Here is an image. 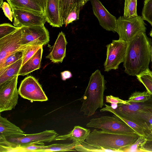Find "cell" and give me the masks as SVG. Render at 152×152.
Returning <instances> with one entry per match:
<instances>
[{
	"label": "cell",
	"instance_id": "29",
	"mask_svg": "<svg viewBox=\"0 0 152 152\" xmlns=\"http://www.w3.org/2000/svg\"><path fill=\"white\" fill-rule=\"evenodd\" d=\"M152 96L147 91L142 92L136 91L131 95L127 101L129 102H144L149 99Z\"/></svg>",
	"mask_w": 152,
	"mask_h": 152
},
{
	"label": "cell",
	"instance_id": "17",
	"mask_svg": "<svg viewBox=\"0 0 152 152\" xmlns=\"http://www.w3.org/2000/svg\"><path fill=\"white\" fill-rule=\"evenodd\" d=\"M19 127L6 118L0 116V137L6 139L16 137L25 134Z\"/></svg>",
	"mask_w": 152,
	"mask_h": 152
},
{
	"label": "cell",
	"instance_id": "40",
	"mask_svg": "<svg viewBox=\"0 0 152 152\" xmlns=\"http://www.w3.org/2000/svg\"><path fill=\"white\" fill-rule=\"evenodd\" d=\"M147 125L148 129H152V115L149 117L147 122Z\"/></svg>",
	"mask_w": 152,
	"mask_h": 152
},
{
	"label": "cell",
	"instance_id": "18",
	"mask_svg": "<svg viewBox=\"0 0 152 152\" xmlns=\"http://www.w3.org/2000/svg\"><path fill=\"white\" fill-rule=\"evenodd\" d=\"M43 51L42 46L34 55L21 66L18 74V76L26 75L40 68Z\"/></svg>",
	"mask_w": 152,
	"mask_h": 152
},
{
	"label": "cell",
	"instance_id": "5",
	"mask_svg": "<svg viewBox=\"0 0 152 152\" xmlns=\"http://www.w3.org/2000/svg\"><path fill=\"white\" fill-rule=\"evenodd\" d=\"M146 27L142 16L139 15L126 18L119 17L116 20L115 32L119 39L127 42L141 32H145Z\"/></svg>",
	"mask_w": 152,
	"mask_h": 152
},
{
	"label": "cell",
	"instance_id": "4",
	"mask_svg": "<svg viewBox=\"0 0 152 152\" xmlns=\"http://www.w3.org/2000/svg\"><path fill=\"white\" fill-rule=\"evenodd\" d=\"M114 111L118 115L148 129L147 122L152 115V96L148 100L140 102L118 104Z\"/></svg>",
	"mask_w": 152,
	"mask_h": 152
},
{
	"label": "cell",
	"instance_id": "28",
	"mask_svg": "<svg viewBox=\"0 0 152 152\" xmlns=\"http://www.w3.org/2000/svg\"><path fill=\"white\" fill-rule=\"evenodd\" d=\"M23 52L18 51L13 52L7 56L3 63L0 65V72L8 66L22 58Z\"/></svg>",
	"mask_w": 152,
	"mask_h": 152
},
{
	"label": "cell",
	"instance_id": "25",
	"mask_svg": "<svg viewBox=\"0 0 152 152\" xmlns=\"http://www.w3.org/2000/svg\"><path fill=\"white\" fill-rule=\"evenodd\" d=\"M75 142L66 144H54L49 145H45L40 152L54 151H76L74 149Z\"/></svg>",
	"mask_w": 152,
	"mask_h": 152
},
{
	"label": "cell",
	"instance_id": "42",
	"mask_svg": "<svg viewBox=\"0 0 152 152\" xmlns=\"http://www.w3.org/2000/svg\"><path fill=\"white\" fill-rule=\"evenodd\" d=\"M151 61L152 62V46L151 48Z\"/></svg>",
	"mask_w": 152,
	"mask_h": 152
},
{
	"label": "cell",
	"instance_id": "15",
	"mask_svg": "<svg viewBox=\"0 0 152 152\" xmlns=\"http://www.w3.org/2000/svg\"><path fill=\"white\" fill-rule=\"evenodd\" d=\"M67 42L65 34L62 31L58 34L52 50L46 58L54 63H62L66 56V46Z\"/></svg>",
	"mask_w": 152,
	"mask_h": 152
},
{
	"label": "cell",
	"instance_id": "7",
	"mask_svg": "<svg viewBox=\"0 0 152 152\" xmlns=\"http://www.w3.org/2000/svg\"><path fill=\"white\" fill-rule=\"evenodd\" d=\"M22 36L20 41L23 50L30 45L43 46L49 41V34L44 25L21 27Z\"/></svg>",
	"mask_w": 152,
	"mask_h": 152
},
{
	"label": "cell",
	"instance_id": "36",
	"mask_svg": "<svg viewBox=\"0 0 152 152\" xmlns=\"http://www.w3.org/2000/svg\"><path fill=\"white\" fill-rule=\"evenodd\" d=\"M106 102L111 104H128L129 103V102L127 100H124L118 97L112 95L107 96H106Z\"/></svg>",
	"mask_w": 152,
	"mask_h": 152
},
{
	"label": "cell",
	"instance_id": "24",
	"mask_svg": "<svg viewBox=\"0 0 152 152\" xmlns=\"http://www.w3.org/2000/svg\"><path fill=\"white\" fill-rule=\"evenodd\" d=\"M75 144L74 149L77 151L80 152H118V151L103 148L102 147L92 145L85 141H80Z\"/></svg>",
	"mask_w": 152,
	"mask_h": 152
},
{
	"label": "cell",
	"instance_id": "21",
	"mask_svg": "<svg viewBox=\"0 0 152 152\" xmlns=\"http://www.w3.org/2000/svg\"><path fill=\"white\" fill-rule=\"evenodd\" d=\"M90 0H59L60 16L62 24L72 9L76 6L83 7Z\"/></svg>",
	"mask_w": 152,
	"mask_h": 152
},
{
	"label": "cell",
	"instance_id": "3",
	"mask_svg": "<svg viewBox=\"0 0 152 152\" xmlns=\"http://www.w3.org/2000/svg\"><path fill=\"white\" fill-rule=\"evenodd\" d=\"M141 136L136 133L129 134H115L98 131L96 129L90 132L86 139L90 144L118 152L126 151Z\"/></svg>",
	"mask_w": 152,
	"mask_h": 152
},
{
	"label": "cell",
	"instance_id": "12",
	"mask_svg": "<svg viewBox=\"0 0 152 152\" xmlns=\"http://www.w3.org/2000/svg\"><path fill=\"white\" fill-rule=\"evenodd\" d=\"M13 12V25L18 27L44 25L45 15H42L32 11L11 7Z\"/></svg>",
	"mask_w": 152,
	"mask_h": 152
},
{
	"label": "cell",
	"instance_id": "26",
	"mask_svg": "<svg viewBox=\"0 0 152 152\" xmlns=\"http://www.w3.org/2000/svg\"><path fill=\"white\" fill-rule=\"evenodd\" d=\"M136 76L138 80L145 87L146 91L152 95V71L149 69Z\"/></svg>",
	"mask_w": 152,
	"mask_h": 152
},
{
	"label": "cell",
	"instance_id": "9",
	"mask_svg": "<svg viewBox=\"0 0 152 152\" xmlns=\"http://www.w3.org/2000/svg\"><path fill=\"white\" fill-rule=\"evenodd\" d=\"M18 75L0 85V112L11 110L18 103V92L17 89Z\"/></svg>",
	"mask_w": 152,
	"mask_h": 152
},
{
	"label": "cell",
	"instance_id": "30",
	"mask_svg": "<svg viewBox=\"0 0 152 152\" xmlns=\"http://www.w3.org/2000/svg\"><path fill=\"white\" fill-rule=\"evenodd\" d=\"M144 20L148 21L152 26V0H145L142 12Z\"/></svg>",
	"mask_w": 152,
	"mask_h": 152
},
{
	"label": "cell",
	"instance_id": "37",
	"mask_svg": "<svg viewBox=\"0 0 152 152\" xmlns=\"http://www.w3.org/2000/svg\"><path fill=\"white\" fill-rule=\"evenodd\" d=\"M61 75L62 80H65L67 79H69L72 77V75L71 72L69 71H64L61 72Z\"/></svg>",
	"mask_w": 152,
	"mask_h": 152
},
{
	"label": "cell",
	"instance_id": "22",
	"mask_svg": "<svg viewBox=\"0 0 152 152\" xmlns=\"http://www.w3.org/2000/svg\"><path fill=\"white\" fill-rule=\"evenodd\" d=\"M22 58L0 72V85L10 80L18 74L22 66Z\"/></svg>",
	"mask_w": 152,
	"mask_h": 152
},
{
	"label": "cell",
	"instance_id": "20",
	"mask_svg": "<svg viewBox=\"0 0 152 152\" xmlns=\"http://www.w3.org/2000/svg\"><path fill=\"white\" fill-rule=\"evenodd\" d=\"M10 7L24 9L32 11L42 15L45 13L37 0H8Z\"/></svg>",
	"mask_w": 152,
	"mask_h": 152
},
{
	"label": "cell",
	"instance_id": "13",
	"mask_svg": "<svg viewBox=\"0 0 152 152\" xmlns=\"http://www.w3.org/2000/svg\"><path fill=\"white\" fill-rule=\"evenodd\" d=\"M22 36L21 27L10 34L0 39V65L5 58L12 53L22 51L20 41Z\"/></svg>",
	"mask_w": 152,
	"mask_h": 152
},
{
	"label": "cell",
	"instance_id": "14",
	"mask_svg": "<svg viewBox=\"0 0 152 152\" xmlns=\"http://www.w3.org/2000/svg\"><path fill=\"white\" fill-rule=\"evenodd\" d=\"M94 15L97 18L100 25L104 29L115 32L116 18L105 8L99 0H90Z\"/></svg>",
	"mask_w": 152,
	"mask_h": 152
},
{
	"label": "cell",
	"instance_id": "32",
	"mask_svg": "<svg viewBox=\"0 0 152 152\" xmlns=\"http://www.w3.org/2000/svg\"><path fill=\"white\" fill-rule=\"evenodd\" d=\"M19 28L13 26L8 23L1 24L0 25V39L10 34Z\"/></svg>",
	"mask_w": 152,
	"mask_h": 152
},
{
	"label": "cell",
	"instance_id": "27",
	"mask_svg": "<svg viewBox=\"0 0 152 152\" xmlns=\"http://www.w3.org/2000/svg\"><path fill=\"white\" fill-rule=\"evenodd\" d=\"M137 0H125L124 16L129 18L137 15Z\"/></svg>",
	"mask_w": 152,
	"mask_h": 152
},
{
	"label": "cell",
	"instance_id": "11",
	"mask_svg": "<svg viewBox=\"0 0 152 152\" xmlns=\"http://www.w3.org/2000/svg\"><path fill=\"white\" fill-rule=\"evenodd\" d=\"M58 134L54 130H46L39 133L26 134L19 137L7 139L12 147L21 146L32 144L43 145V142L55 140Z\"/></svg>",
	"mask_w": 152,
	"mask_h": 152
},
{
	"label": "cell",
	"instance_id": "19",
	"mask_svg": "<svg viewBox=\"0 0 152 152\" xmlns=\"http://www.w3.org/2000/svg\"><path fill=\"white\" fill-rule=\"evenodd\" d=\"M90 132L91 131L89 129L85 128L79 126H76L67 134L58 135L55 140H72L73 142L76 143L80 141H85Z\"/></svg>",
	"mask_w": 152,
	"mask_h": 152
},
{
	"label": "cell",
	"instance_id": "34",
	"mask_svg": "<svg viewBox=\"0 0 152 152\" xmlns=\"http://www.w3.org/2000/svg\"><path fill=\"white\" fill-rule=\"evenodd\" d=\"M3 10L5 16L8 18L11 22H12L13 18V12L10 4L8 2H3L0 6Z\"/></svg>",
	"mask_w": 152,
	"mask_h": 152
},
{
	"label": "cell",
	"instance_id": "8",
	"mask_svg": "<svg viewBox=\"0 0 152 152\" xmlns=\"http://www.w3.org/2000/svg\"><path fill=\"white\" fill-rule=\"evenodd\" d=\"M127 44V42L119 39L113 40L106 46L107 56L104 64V71L118 69L119 64L124 62Z\"/></svg>",
	"mask_w": 152,
	"mask_h": 152
},
{
	"label": "cell",
	"instance_id": "2",
	"mask_svg": "<svg viewBox=\"0 0 152 152\" xmlns=\"http://www.w3.org/2000/svg\"><path fill=\"white\" fill-rule=\"evenodd\" d=\"M106 81L100 70L92 73L83 96L79 100L82 102L80 112L89 117L94 114L99 108L104 105V92Z\"/></svg>",
	"mask_w": 152,
	"mask_h": 152
},
{
	"label": "cell",
	"instance_id": "23",
	"mask_svg": "<svg viewBox=\"0 0 152 152\" xmlns=\"http://www.w3.org/2000/svg\"><path fill=\"white\" fill-rule=\"evenodd\" d=\"M105 107L100 110L101 112L108 111L113 114V116L118 119L122 121L127 124L134 131L140 136L144 137L145 136V131L146 129L139 125L135 123L124 118L117 114L113 110V109L111 106L104 104Z\"/></svg>",
	"mask_w": 152,
	"mask_h": 152
},
{
	"label": "cell",
	"instance_id": "1",
	"mask_svg": "<svg viewBox=\"0 0 152 152\" xmlns=\"http://www.w3.org/2000/svg\"><path fill=\"white\" fill-rule=\"evenodd\" d=\"M124 61V72L137 76L148 69L151 58V41L145 32H141L127 42Z\"/></svg>",
	"mask_w": 152,
	"mask_h": 152
},
{
	"label": "cell",
	"instance_id": "35",
	"mask_svg": "<svg viewBox=\"0 0 152 152\" xmlns=\"http://www.w3.org/2000/svg\"><path fill=\"white\" fill-rule=\"evenodd\" d=\"M139 149L140 151L152 152V140L145 139L140 144Z\"/></svg>",
	"mask_w": 152,
	"mask_h": 152
},
{
	"label": "cell",
	"instance_id": "33",
	"mask_svg": "<svg viewBox=\"0 0 152 152\" xmlns=\"http://www.w3.org/2000/svg\"><path fill=\"white\" fill-rule=\"evenodd\" d=\"M82 8L77 5L74 7L69 14L65 21L64 24L66 26L79 19L80 11Z\"/></svg>",
	"mask_w": 152,
	"mask_h": 152
},
{
	"label": "cell",
	"instance_id": "6",
	"mask_svg": "<svg viewBox=\"0 0 152 152\" xmlns=\"http://www.w3.org/2000/svg\"><path fill=\"white\" fill-rule=\"evenodd\" d=\"M86 126L115 134H129L136 133L127 124L114 116H104L93 118L89 120Z\"/></svg>",
	"mask_w": 152,
	"mask_h": 152
},
{
	"label": "cell",
	"instance_id": "31",
	"mask_svg": "<svg viewBox=\"0 0 152 152\" xmlns=\"http://www.w3.org/2000/svg\"><path fill=\"white\" fill-rule=\"evenodd\" d=\"M42 46L30 45L23 50H22L23 55L22 66L34 55Z\"/></svg>",
	"mask_w": 152,
	"mask_h": 152
},
{
	"label": "cell",
	"instance_id": "41",
	"mask_svg": "<svg viewBox=\"0 0 152 152\" xmlns=\"http://www.w3.org/2000/svg\"><path fill=\"white\" fill-rule=\"evenodd\" d=\"M150 35L152 38V29L150 32Z\"/></svg>",
	"mask_w": 152,
	"mask_h": 152
},
{
	"label": "cell",
	"instance_id": "10",
	"mask_svg": "<svg viewBox=\"0 0 152 152\" xmlns=\"http://www.w3.org/2000/svg\"><path fill=\"white\" fill-rule=\"evenodd\" d=\"M18 92L22 97L31 101L42 102L48 100L41 85L31 76L27 77L22 81Z\"/></svg>",
	"mask_w": 152,
	"mask_h": 152
},
{
	"label": "cell",
	"instance_id": "38",
	"mask_svg": "<svg viewBox=\"0 0 152 152\" xmlns=\"http://www.w3.org/2000/svg\"><path fill=\"white\" fill-rule=\"evenodd\" d=\"M4 0H0V6H1ZM7 1L8 0H6ZM41 6L43 10L45 13L47 0H37Z\"/></svg>",
	"mask_w": 152,
	"mask_h": 152
},
{
	"label": "cell",
	"instance_id": "39",
	"mask_svg": "<svg viewBox=\"0 0 152 152\" xmlns=\"http://www.w3.org/2000/svg\"><path fill=\"white\" fill-rule=\"evenodd\" d=\"M144 137L146 140H152V129H146Z\"/></svg>",
	"mask_w": 152,
	"mask_h": 152
},
{
	"label": "cell",
	"instance_id": "16",
	"mask_svg": "<svg viewBox=\"0 0 152 152\" xmlns=\"http://www.w3.org/2000/svg\"><path fill=\"white\" fill-rule=\"evenodd\" d=\"M45 15L46 21L52 27L62 26L60 16L59 0H47Z\"/></svg>",
	"mask_w": 152,
	"mask_h": 152
}]
</instances>
